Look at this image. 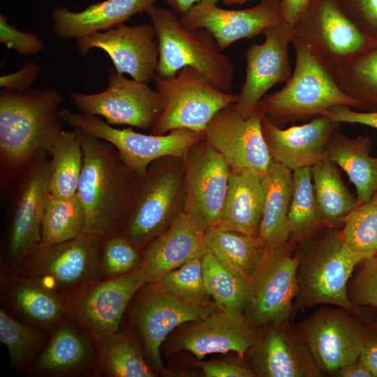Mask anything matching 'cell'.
Returning a JSON list of instances; mask_svg holds the SVG:
<instances>
[{
  "label": "cell",
  "instance_id": "obj_6",
  "mask_svg": "<svg viewBox=\"0 0 377 377\" xmlns=\"http://www.w3.org/2000/svg\"><path fill=\"white\" fill-rule=\"evenodd\" d=\"M102 239L83 233L77 238L46 246L39 244L13 273L31 279L66 302L103 280L100 267Z\"/></svg>",
  "mask_w": 377,
  "mask_h": 377
},
{
  "label": "cell",
  "instance_id": "obj_34",
  "mask_svg": "<svg viewBox=\"0 0 377 377\" xmlns=\"http://www.w3.org/2000/svg\"><path fill=\"white\" fill-rule=\"evenodd\" d=\"M50 193L55 197L69 198L77 193L83 165L81 132L63 130L50 152Z\"/></svg>",
  "mask_w": 377,
  "mask_h": 377
},
{
  "label": "cell",
  "instance_id": "obj_21",
  "mask_svg": "<svg viewBox=\"0 0 377 377\" xmlns=\"http://www.w3.org/2000/svg\"><path fill=\"white\" fill-rule=\"evenodd\" d=\"M179 18L187 27L209 32L221 51L238 40L263 34L284 20L280 0H264L241 10L223 9L216 3L202 1Z\"/></svg>",
  "mask_w": 377,
  "mask_h": 377
},
{
  "label": "cell",
  "instance_id": "obj_37",
  "mask_svg": "<svg viewBox=\"0 0 377 377\" xmlns=\"http://www.w3.org/2000/svg\"><path fill=\"white\" fill-rule=\"evenodd\" d=\"M293 192L288 214L290 239L301 242L313 235L325 224L316 198L310 168L293 171Z\"/></svg>",
  "mask_w": 377,
  "mask_h": 377
},
{
  "label": "cell",
  "instance_id": "obj_18",
  "mask_svg": "<svg viewBox=\"0 0 377 377\" xmlns=\"http://www.w3.org/2000/svg\"><path fill=\"white\" fill-rule=\"evenodd\" d=\"M156 161L149 166L142 180L135 208L124 234L139 249L145 250L180 212L181 173Z\"/></svg>",
  "mask_w": 377,
  "mask_h": 377
},
{
  "label": "cell",
  "instance_id": "obj_41",
  "mask_svg": "<svg viewBox=\"0 0 377 377\" xmlns=\"http://www.w3.org/2000/svg\"><path fill=\"white\" fill-rule=\"evenodd\" d=\"M341 233L354 251L368 258L377 254V194L345 216Z\"/></svg>",
  "mask_w": 377,
  "mask_h": 377
},
{
  "label": "cell",
  "instance_id": "obj_51",
  "mask_svg": "<svg viewBox=\"0 0 377 377\" xmlns=\"http://www.w3.org/2000/svg\"><path fill=\"white\" fill-rule=\"evenodd\" d=\"M311 0H280L284 21L293 27Z\"/></svg>",
  "mask_w": 377,
  "mask_h": 377
},
{
  "label": "cell",
  "instance_id": "obj_40",
  "mask_svg": "<svg viewBox=\"0 0 377 377\" xmlns=\"http://www.w3.org/2000/svg\"><path fill=\"white\" fill-rule=\"evenodd\" d=\"M341 89L365 105L377 102V43L334 75Z\"/></svg>",
  "mask_w": 377,
  "mask_h": 377
},
{
  "label": "cell",
  "instance_id": "obj_49",
  "mask_svg": "<svg viewBox=\"0 0 377 377\" xmlns=\"http://www.w3.org/2000/svg\"><path fill=\"white\" fill-rule=\"evenodd\" d=\"M200 367L207 377H253L252 369L239 362L216 361L202 363Z\"/></svg>",
  "mask_w": 377,
  "mask_h": 377
},
{
  "label": "cell",
  "instance_id": "obj_32",
  "mask_svg": "<svg viewBox=\"0 0 377 377\" xmlns=\"http://www.w3.org/2000/svg\"><path fill=\"white\" fill-rule=\"evenodd\" d=\"M207 248L225 266L246 280L255 270L265 248L259 236L211 227L204 232Z\"/></svg>",
  "mask_w": 377,
  "mask_h": 377
},
{
  "label": "cell",
  "instance_id": "obj_22",
  "mask_svg": "<svg viewBox=\"0 0 377 377\" xmlns=\"http://www.w3.org/2000/svg\"><path fill=\"white\" fill-rule=\"evenodd\" d=\"M252 370L265 377H317L323 372L298 328L289 321L272 324L266 334L250 348Z\"/></svg>",
  "mask_w": 377,
  "mask_h": 377
},
{
  "label": "cell",
  "instance_id": "obj_26",
  "mask_svg": "<svg viewBox=\"0 0 377 377\" xmlns=\"http://www.w3.org/2000/svg\"><path fill=\"white\" fill-rule=\"evenodd\" d=\"M158 0H106L88 6L80 12L57 6L52 12V29L59 39H75L108 30L146 13Z\"/></svg>",
  "mask_w": 377,
  "mask_h": 377
},
{
  "label": "cell",
  "instance_id": "obj_52",
  "mask_svg": "<svg viewBox=\"0 0 377 377\" xmlns=\"http://www.w3.org/2000/svg\"><path fill=\"white\" fill-rule=\"evenodd\" d=\"M334 374L339 377H373L359 359L339 368Z\"/></svg>",
  "mask_w": 377,
  "mask_h": 377
},
{
  "label": "cell",
  "instance_id": "obj_35",
  "mask_svg": "<svg viewBox=\"0 0 377 377\" xmlns=\"http://www.w3.org/2000/svg\"><path fill=\"white\" fill-rule=\"evenodd\" d=\"M98 370L112 377H153L149 367L132 337L116 332L94 342Z\"/></svg>",
  "mask_w": 377,
  "mask_h": 377
},
{
  "label": "cell",
  "instance_id": "obj_31",
  "mask_svg": "<svg viewBox=\"0 0 377 377\" xmlns=\"http://www.w3.org/2000/svg\"><path fill=\"white\" fill-rule=\"evenodd\" d=\"M6 287L10 304L34 327L52 332L65 321L66 302L38 283L11 272Z\"/></svg>",
  "mask_w": 377,
  "mask_h": 377
},
{
  "label": "cell",
  "instance_id": "obj_27",
  "mask_svg": "<svg viewBox=\"0 0 377 377\" xmlns=\"http://www.w3.org/2000/svg\"><path fill=\"white\" fill-rule=\"evenodd\" d=\"M98 369L94 342L79 329L63 322L52 332L36 364V371L50 376H70Z\"/></svg>",
  "mask_w": 377,
  "mask_h": 377
},
{
  "label": "cell",
  "instance_id": "obj_5",
  "mask_svg": "<svg viewBox=\"0 0 377 377\" xmlns=\"http://www.w3.org/2000/svg\"><path fill=\"white\" fill-rule=\"evenodd\" d=\"M303 241L297 271L299 307L329 304L357 312L348 295L349 280L355 266L368 257L352 250L341 230Z\"/></svg>",
  "mask_w": 377,
  "mask_h": 377
},
{
  "label": "cell",
  "instance_id": "obj_16",
  "mask_svg": "<svg viewBox=\"0 0 377 377\" xmlns=\"http://www.w3.org/2000/svg\"><path fill=\"white\" fill-rule=\"evenodd\" d=\"M263 116L255 110L246 117L234 103L220 110L207 125L204 140L221 154L230 171L266 172L272 158L262 131Z\"/></svg>",
  "mask_w": 377,
  "mask_h": 377
},
{
  "label": "cell",
  "instance_id": "obj_42",
  "mask_svg": "<svg viewBox=\"0 0 377 377\" xmlns=\"http://www.w3.org/2000/svg\"><path fill=\"white\" fill-rule=\"evenodd\" d=\"M204 255V254H203ZM197 256L155 282L164 290L185 300L209 303L203 276L202 258Z\"/></svg>",
  "mask_w": 377,
  "mask_h": 377
},
{
  "label": "cell",
  "instance_id": "obj_23",
  "mask_svg": "<svg viewBox=\"0 0 377 377\" xmlns=\"http://www.w3.org/2000/svg\"><path fill=\"white\" fill-rule=\"evenodd\" d=\"M340 124L318 114L308 123L281 128L263 116V136L272 161L293 172L311 168L325 157L326 145Z\"/></svg>",
  "mask_w": 377,
  "mask_h": 377
},
{
  "label": "cell",
  "instance_id": "obj_54",
  "mask_svg": "<svg viewBox=\"0 0 377 377\" xmlns=\"http://www.w3.org/2000/svg\"><path fill=\"white\" fill-rule=\"evenodd\" d=\"M225 5H238L242 4L249 0H221ZM264 1V0H261Z\"/></svg>",
  "mask_w": 377,
  "mask_h": 377
},
{
  "label": "cell",
  "instance_id": "obj_46",
  "mask_svg": "<svg viewBox=\"0 0 377 377\" xmlns=\"http://www.w3.org/2000/svg\"><path fill=\"white\" fill-rule=\"evenodd\" d=\"M0 42L21 55L36 54L45 49L44 43L37 35L17 29L8 23L2 13L0 14Z\"/></svg>",
  "mask_w": 377,
  "mask_h": 377
},
{
  "label": "cell",
  "instance_id": "obj_50",
  "mask_svg": "<svg viewBox=\"0 0 377 377\" xmlns=\"http://www.w3.org/2000/svg\"><path fill=\"white\" fill-rule=\"evenodd\" d=\"M358 359L377 377V331H369Z\"/></svg>",
  "mask_w": 377,
  "mask_h": 377
},
{
  "label": "cell",
  "instance_id": "obj_3",
  "mask_svg": "<svg viewBox=\"0 0 377 377\" xmlns=\"http://www.w3.org/2000/svg\"><path fill=\"white\" fill-rule=\"evenodd\" d=\"M295 65L285 86L265 96L256 109L279 127L304 120L338 105H365L344 93L334 75L300 42L292 39Z\"/></svg>",
  "mask_w": 377,
  "mask_h": 377
},
{
  "label": "cell",
  "instance_id": "obj_44",
  "mask_svg": "<svg viewBox=\"0 0 377 377\" xmlns=\"http://www.w3.org/2000/svg\"><path fill=\"white\" fill-rule=\"evenodd\" d=\"M357 275L348 283V295L356 306L377 309V254L366 258Z\"/></svg>",
  "mask_w": 377,
  "mask_h": 377
},
{
  "label": "cell",
  "instance_id": "obj_8",
  "mask_svg": "<svg viewBox=\"0 0 377 377\" xmlns=\"http://www.w3.org/2000/svg\"><path fill=\"white\" fill-rule=\"evenodd\" d=\"M304 45L334 77L377 43L345 14L337 0H311L293 27V38Z\"/></svg>",
  "mask_w": 377,
  "mask_h": 377
},
{
  "label": "cell",
  "instance_id": "obj_55",
  "mask_svg": "<svg viewBox=\"0 0 377 377\" xmlns=\"http://www.w3.org/2000/svg\"><path fill=\"white\" fill-rule=\"evenodd\" d=\"M376 327H377V320H376Z\"/></svg>",
  "mask_w": 377,
  "mask_h": 377
},
{
  "label": "cell",
  "instance_id": "obj_9",
  "mask_svg": "<svg viewBox=\"0 0 377 377\" xmlns=\"http://www.w3.org/2000/svg\"><path fill=\"white\" fill-rule=\"evenodd\" d=\"M64 121L73 128L111 143L123 162L140 178L147 175L149 166L167 156L184 160L191 149L204 139V135L187 128H179L163 135L143 134L131 127H112L98 116L73 112L62 108Z\"/></svg>",
  "mask_w": 377,
  "mask_h": 377
},
{
  "label": "cell",
  "instance_id": "obj_36",
  "mask_svg": "<svg viewBox=\"0 0 377 377\" xmlns=\"http://www.w3.org/2000/svg\"><path fill=\"white\" fill-rule=\"evenodd\" d=\"M85 212L76 195L69 198L50 193L43 214L40 244L50 246L75 238L84 233Z\"/></svg>",
  "mask_w": 377,
  "mask_h": 377
},
{
  "label": "cell",
  "instance_id": "obj_45",
  "mask_svg": "<svg viewBox=\"0 0 377 377\" xmlns=\"http://www.w3.org/2000/svg\"><path fill=\"white\" fill-rule=\"evenodd\" d=\"M337 2L363 33L377 41V0H337Z\"/></svg>",
  "mask_w": 377,
  "mask_h": 377
},
{
  "label": "cell",
  "instance_id": "obj_47",
  "mask_svg": "<svg viewBox=\"0 0 377 377\" xmlns=\"http://www.w3.org/2000/svg\"><path fill=\"white\" fill-rule=\"evenodd\" d=\"M40 71V66L34 61H29L23 67L13 73L1 75L0 86L3 89L14 91H26L31 88Z\"/></svg>",
  "mask_w": 377,
  "mask_h": 377
},
{
  "label": "cell",
  "instance_id": "obj_14",
  "mask_svg": "<svg viewBox=\"0 0 377 377\" xmlns=\"http://www.w3.org/2000/svg\"><path fill=\"white\" fill-rule=\"evenodd\" d=\"M344 308H323L298 325L320 371L334 374L356 361L369 330Z\"/></svg>",
  "mask_w": 377,
  "mask_h": 377
},
{
  "label": "cell",
  "instance_id": "obj_56",
  "mask_svg": "<svg viewBox=\"0 0 377 377\" xmlns=\"http://www.w3.org/2000/svg\"><path fill=\"white\" fill-rule=\"evenodd\" d=\"M376 194H377V191L376 192Z\"/></svg>",
  "mask_w": 377,
  "mask_h": 377
},
{
  "label": "cell",
  "instance_id": "obj_33",
  "mask_svg": "<svg viewBox=\"0 0 377 377\" xmlns=\"http://www.w3.org/2000/svg\"><path fill=\"white\" fill-rule=\"evenodd\" d=\"M316 198L327 227L343 222V219L357 205L344 184L337 165L324 157L311 168Z\"/></svg>",
  "mask_w": 377,
  "mask_h": 377
},
{
  "label": "cell",
  "instance_id": "obj_10",
  "mask_svg": "<svg viewBox=\"0 0 377 377\" xmlns=\"http://www.w3.org/2000/svg\"><path fill=\"white\" fill-rule=\"evenodd\" d=\"M299 255L289 244L265 246L253 274L247 280L244 308L255 325L288 322L298 293Z\"/></svg>",
  "mask_w": 377,
  "mask_h": 377
},
{
  "label": "cell",
  "instance_id": "obj_20",
  "mask_svg": "<svg viewBox=\"0 0 377 377\" xmlns=\"http://www.w3.org/2000/svg\"><path fill=\"white\" fill-rule=\"evenodd\" d=\"M79 52L101 49L110 57L119 74L146 82L154 80L158 66V41L151 24H124L76 40Z\"/></svg>",
  "mask_w": 377,
  "mask_h": 377
},
{
  "label": "cell",
  "instance_id": "obj_7",
  "mask_svg": "<svg viewBox=\"0 0 377 377\" xmlns=\"http://www.w3.org/2000/svg\"><path fill=\"white\" fill-rule=\"evenodd\" d=\"M154 81L163 108L151 134L163 135L179 128L203 134L212 117L237 100V94L219 89L192 67H184L168 77L155 75Z\"/></svg>",
  "mask_w": 377,
  "mask_h": 377
},
{
  "label": "cell",
  "instance_id": "obj_29",
  "mask_svg": "<svg viewBox=\"0 0 377 377\" xmlns=\"http://www.w3.org/2000/svg\"><path fill=\"white\" fill-rule=\"evenodd\" d=\"M368 136L349 138L337 128L326 145L325 156L348 175L357 192L358 205L369 202L377 191V157L370 156Z\"/></svg>",
  "mask_w": 377,
  "mask_h": 377
},
{
  "label": "cell",
  "instance_id": "obj_17",
  "mask_svg": "<svg viewBox=\"0 0 377 377\" xmlns=\"http://www.w3.org/2000/svg\"><path fill=\"white\" fill-rule=\"evenodd\" d=\"M136 303L134 319L146 353L154 367L165 371L160 347L168 334L181 324L199 321L219 309L212 303L195 302L178 297L156 283H147Z\"/></svg>",
  "mask_w": 377,
  "mask_h": 377
},
{
  "label": "cell",
  "instance_id": "obj_4",
  "mask_svg": "<svg viewBox=\"0 0 377 377\" xmlns=\"http://www.w3.org/2000/svg\"><path fill=\"white\" fill-rule=\"evenodd\" d=\"M145 13L158 41L156 75L168 77L184 67H192L206 75L219 89L230 92L235 67L221 53L209 32L184 26L170 9L153 5Z\"/></svg>",
  "mask_w": 377,
  "mask_h": 377
},
{
  "label": "cell",
  "instance_id": "obj_19",
  "mask_svg": "<svg viewBox=\"0 0 377 377\" xmlns=\"http://www.w3.org/2000/svg\"><path fill=\"white\" fill-rule=\"evenodd\" d=\"M265 40L253 43L246 49V77L235 103L245 116L250 115L266 92L290 78L288 46L292 42L293 27L284 20L266 29Z\"/></svg>",
  "mask_w": 377,
  "mask_h": 377
},
{
  "label": "cell",
  "instance_id": "obj_15",
  "mask_svg": "<svg viewBox=\"0 0 377 377\" xmlns=\"http://www.w3.org/2000/svg\"><path fill=\"white\" fill-rule=\"evenodd\" d=\"M185 162L183 211L205 232L220 219L228 188L230 168L203 139L189 151Z\"/></svg>",
  "mask_w": 377,
  "mask_h": 377
},
{
  "label": "cell",
  "instance_id": "obj_25",
  "mask_svg": "<svg viewBox=\"0 0 377 377\" xmlns=\"http://www.w3.org/2000/svg\"><path fill=\"white\" fill-rule=\"evenodd\" d=\"M195 323L179 339L178 346L198 359L230 351L242 356L259 339L242 313L220 311Z\"/></svg>",
  "mask_w": 377,
  "mask_h": 377
},
{
  "label": "cell",
  "instance_id": "obj_30",
  "mask_svg": "<svg viewBox=\"0 0 377 377\" xmlns=\"http://www.w3.org/2000/svg\"><path fill=\"white\" fill-rule=\"evenodd\" d=\"M264 185L265 199L258 236L267 247L282 246L290 239L288 214L293 171L272 160L264 174Z\"/></svg>",
  "mask_w": 377,
  "mask_h": 377
},
{
  "label": "cell",
  "instance_id": "obj_24",
  "mask_svg": "<svg viewBox=\"0 0 377 377\" xmlns=\"http://www.w3.org/2000/svg\"><path fill=\"white\" fill-rule=\"evenodd\" d=\"M207 250L204 232L182 210L168 228L145 248L140 268L146 283L156 282L193 258L203 255Z\"/></svg>",
  "mask_w": 377,
  "mask_h": 377
},
{
  "label": "cell",
  "instance_id": "obj_48",
  "mask_svg": "<svg viewBox=\"0 0 377 377\" xmlns=\"http://www.w3.org/2000/svg\"><path fill=\"white\" fill-rule=\"evenodd\" d=\"M320 114L336 123L359 124L377 129V111L358 112L349 106L338 105L324 110Z\"/></svg>",
  "mask_w": 377,
  "mask_h": 377
},
{
  "label": "cell",
  "instance_id": "obj_1",
  "mask_svg": "<svg viewBox=\"0 0 377 377\" xmlns=\"http://www.w3.org/2000/svg\"><path fill=\"white\" fill-rule=\"evenodd\" d=\"M80 132L83 165L77 194L85 212L84 233L102 239L124 234L142 179L111 143Z\"/></svg>",
  "mask_w": 377,
  "mask_h": 377
},
{
  "label": "cell",
  "instance_id": "obj_53",
  "mask_svg": "<svg viewBox=\"0 0 377 377\" xmlns=\"http://www.w3.org/2000/svg\"><path fill=\"white\" fill-rule=\"evenodd\" d=\"M165 1L172 10L178 15L186 13L195 4L200 2H212L217 3L221 0H163Z\"/></svg>",
  "mask_w": 377,
  "mask_h": 377
},
{
  "label": "cell",
  "instance_id": "obj_12",
  "mask_svg": "<svg viewBox=\"0 0 377 377\" xmlns=\"http://www.w3.org/2000/svg\"><path fill=\"white\" fill-rule=\"evenodd\" d=\"M145 283L140 267L119 277L101 280L66 302L65 321L94 342L118 332L126 307Z\"/></svg>",
  "mask_w": 377,
  "mask_h": 377
},
{
  "label": "cell",
  "instance_id": "obj_43",
  "mask_svg": "<svg viewBox=\"0 0 377 377\" xmlns=\"http://www.w3.org/2000/svg\"><path fill=\"white\" fill-rule=\"evenodd\" d=\"M138 249L124 234L102 240L100 267L104 279H112L138 269L142 262Z\"/></svg>",
  "mask_w": 377,
  "mask_h": 377
},
{
  "label": "cell",
  "instance_id": "obj_13",
  "mask_svg": "<svg viewBox=\"0 0 377 377\" xmlns=\"http://www.w3.org/2000/svg\"><path fill=\"white\" fill-rule=\"evenodd\" d=\"M50 156L41 150L26 165L15 182L13 214L8 255L14 267L41 242V224L50 195Z\"/></svg>",
  "mask_w": 377,
  "mask_h": 377
},
{
  "label": "cell",
  "instance_id": "obj_39",
  "mask_svg": "<svg viewBox=\"0 0 377 377\" xmlns=\"http://www.w3.org/2000/svg\"><path fill=\"white\" fill-rule=\"evenodd\" d=\"M0 341L8 350L13 368L26 372L49 340L40 330L18 321L1 309Z\"/></svg>",
  "mask_w": 377,
  "mask_h": 377
},
{
  "label": "cell",
  "instance_id": "obj_11",
  "mask_svg": "<svg viewBox=\"0 0 377 377\" xmlns=\"http://www.w3.org/2000/svg\"><path fill=\"white\" fill-rule=\"evenodd\" d=\"M68 96L80 112L102 117L109 124L152 128L162 111V98L146 82L128 79L114 68L109 71L108 87L87 94L70 92Z\"/></svg>",
  "mask_w": 377,
  "mask_h": 377
},
{
  "label": "cell",
  "instance_id": "obj_2",
  "mask_svg": "<svg viewBox=\"0 0 377 377\" xmlns=\"http://www.w3.org/2000/svg\"><path fill=\"white\" fill-rule=\"evenodd\" d=\"M61 94L54 88L0 91L1 183L9 187L41 150L48 154L63 131Z\"/></svg>",
  "mask_w": 377,
  "mask_h": 377
},
{
  "label": "cell",
  "instance_id": "obj_38",
  "mask_svg": "<svg viewBox=\"0 0 377 377\" xmlns=\"http://www.w3.org/2000/svg\"><path fill=\"white\" fill-rule=\"evenodd\" d=\"M206 290L222 311L242 313L247 280L221 263L207 249L202 258Z\"/></svg>",
  "mask_w": 377,
  "mask_h": 377
},
{
  "label": "cell",
  "instance_id": "obj_28",
  "mask_svg": "<svg viewBox=\"0 0 377 377\" xmlns=\"http://www.w3.org/2000/svg\"><path fill=\"white\" fill-rule=\"evenodd\" d=\"M265 199L263 174L249 169L230 171L227 195L216 226L258 236Z\"/></svg>",
  "mask_w": 377,
  "mask_h": 377
}]
</instances>
